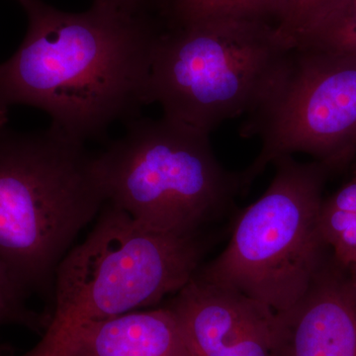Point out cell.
<instances>
[{"label": "cell", "instance_id": "7c38bea8", "mask_svg": "<svg viewBox=\"0 0 356 356\" xmlns=\"http://www.w3.org/2000/svg\"><path fill=\"white\" fill-rule=\"evenodd\" d=\"M293 46L356 53V0H337L295 37Z\"/></svg>", "mask_w": 356, "mask_h": 356}, {"label": "cell", "instance_id": "d6986e66", "mask_svg": "<svg viewBox=\"0 0 356 356\" xmlns=\"http://www.w3.org/2000/svg\"><path fill=\"white\" fill-rule=\"evenodd\" d=\"M7 122H8V115H7V111H0V128L6 126Z\"/></svg>", "mask_w": 356, "mask_h": 356}, {"label": "cell", "instance_id": "6da1fadb", "mask_svg": "<svg viewBox=\"0 0 356 356\" xmlns=\"http://www.w3.org/2000/svg\"><path fill=\"white\" fill-rule=\"evenodd\" d=\"M24 40L0 64V111L43 110L51 126L79 142L104 139L117 122L140 117L154 46L165 28L159 13L132 15L93 3L65 13L42 0H19Z\"/></svg>", "mask_w": 356, "mask_h": 356}, {"label": "cell", "instance_id": "ffe728a7", "mask_svg": "<svg viewBox=\"0 0 356 356\" xmlns=\"http://www.w3.org/2000/svg\"><path fill=\"white\" fill-rule=\"evenodd\" d=\"M17 1H19V0H17Z\"/></svg>", "mask_w": 356, "mask_h": 356}, {"label": "cell", "instance_id": "9c48e42d", "mask_svg": "<svg viewBox=\"0 0 356 356\" xmlns=\"http://www.w3.org/2000/svg\"><path fill=\"white\" fill-rule=\"evenodd\" d=\"M277 320L275 356H356V298L348 270L332 254L306 294Z\"/></svg>", "mask_w": 356, "mask_h": 356}, {"label": "cell", "instance_id": "52a82bcc", "mask_svg": "<svg viewBox=\"0 0 356 356\" xmlns=\"http://www.w3.org/2000/svg\"><path fill=\"white\" fill-rule=\"evenodd\" d=\"M241 135L261 147L240 173L243 193L276 159L310 154L331 172L356 154V53L293 49L270 95Z\"/></svg>", "mask_w": 356, "mask_h": 356}, {"label": "cell", "instance_id": "8fae6325", "mask_svg": "<svg viewBox=\"0 0 356 356\" xmlns=\"http://www.w3.org/2000/svg\"><path fill=\"white\" fill-rule=\"evenodd\" d=\"M321 229L332 257L343 267L356 262V168L353 177L331 197L324 198Z\"/></svg>", "mask_w": 356, "mask_h": 356}, {"label": "cell", "instance_id": "7a4b0ae2", "mask_svg": "<svg viewBox=\"0 0 356 356\" xmlns=\"http://www.w3.org/2000/svg\"><path fill=\"white\" fill-rule=\"evenodd\" d=\"M84 145L51 125L0 128V261L29 293L53 288L70 245L106 203Z\"/></svg>", "mask_w": 356, "mask_h": 356}, {"label": "cell", "instance_id": "8992f818", "mask_svg": "<svg viewBox=\"0 0 356 356\" xmlns=\"http://www.w3.org/2000/svg\"><path fill=\"white\" fill-rule=\"evenodd\" d=\"M273 165L266 192L243 211L227 248L197 274L280 314L298 303L332 257L320 224L330 170L292 156Z\"/></svg>", "mask_w": 356, "mask_h": 356}, {"label": "cell", "instance_id": "5bb4252c", "mask_svg": "<svg viewBox=\"0 0 356 356\" xmlns=\"http://www.w3.org/2000/svg\"><path fill=\"white\" fill-rule=\"evenodd\" d=\"M29 292L0 261V325H24L33 331L43 332L46 316L35 313L26 303Z\"/></svg>", "mask_w": 356, "mask_h": 356}, {"label": "cell", "instance_id": "4fadbf2b", "mask_svg": "<svg viewBox=\"0 0 356 356\" xmlns=\"http://www.w3.org/2000/svg\"><path fill=\"white\" fill-rule=\"evenodd\" d=\"M284 0H165L166 17L175 19L234 16L252 18L277 25Z\"/></svg>", "mask_w": 356, "mask_h": 356}, {"label": "cell", "instance_id": "2e32d148", "mask_svg": "<svg viewBox=\"0 0 356 356\" xmlns=\"http://www.w3.org/2000/svg\"><path fill=\"white\" fill-rule=\"evenodd\" d=\"M163 0H95L93 3L113 8L121 13L139 14L159 13Z\"/></svg>", "mask_w": 356, "mask_h": 356}, {"label": "cell", "instance_id": "9a60e30c", "mask_svg": "<svg viewBox=\"0 0 356 356\" xmlns=\"http://www.w3.org/2000/svg\"><path fill=\"white\" fill-rule=\"evenodd\" d=\"M337 0H284L277 27L293 46L295 37ZM294 48V46H293Z\"/></svg>", "mask_w": 356, "mask_h": 356}, {"label": "cell", "instance_id": "277c9868", "mask_svg": "<svg viewBox=\"0 0 356 356\" xmlns=\"http://www.w3.org/2000/svg\"><path fill=\"white\" fill-rule=\"evenodd\" d=\"M197 236L147 228L105 203L88 238L58 264L42 339L22 356H58L77 327L156 305L198 271Z\"/></svg>", "mask_w": 356, "mask_h": 356}, {"label": "cell", "instance_id": "30bf717a", "mask_svg": "<svg viewBox=\"0 0 356 356\" xmlns=\"http://www.w3.org/2000/svg\"><path fill=\"white\" fill-rule=\"evenodd\" d=\"M58 356H192L170 306L139 310L77 327Z\"/></svg>", "mask_w": 356, "mask_h": 356}, {"label": "cell", "instance_id": "5b68a950", "mask_svg": "<svg viewBox=\"0 0 356 356\" xmlns=\"http://www.w3.org/2000/svg\"><path fill=\"white\" fill-rule=\"evenodd\" d=\"M95 163L106 203L172 235L197 236L242 191L240 173L222 168L208 134L163 116L129 122Z\"/></svg>", "mask_w": 356, "mask_h": 356}, {"label": "cell", "instance_id": "e0dca14e", "mask_svg": "<svg viewBox=\"0 0 356 356\" xmlns=\"http://www.w3.org/2000/svg\"><path fill=\"white\" fill-rule=\"evenodd\" d=\"M346 270H348V280H350L351 289H353V294H355L356 298V262L346 267Z\"/></svg>", "mask_w": 356, "mask_h": 356}, {"label": "cell", "instance_id": "3957f363", "mask_svg": "<svg viewBox=\"0 0 356 356\" xmlns=\"http://www.w3.org/2000/svg\"><path fill=\"white\" fill-rule=\"evenodd\" d=\"M154 46L147 104L208 134L266 99L293 50L275 23L234 16L175 19Z\"/></svg>", "mask_w": 356, "mask_h": 356}, {"label": "cell", "instance_id": "ba28073f", "mask_svg": "<svg viewBox=\"0 0 356 356\" xmlns=\"http://www.w3.org/2000/svg\"><path fill=\"white\" fill-rule=\"evenodd\" d=\"M168 306L192 356H275L277 314L243 293L196 273Z\"/></svg>", "mask_w": 356, "mask_h": 356}, {"label": "cell", "instance_id": "ac0fdd59", "mask_svg": "<svg viewBox=\"0 0 356 356\" xmlns=\"http://www.w3.org/2000/svg\"><path fill=\"white\" fill-rule=\"evenodd\" d=\"M13 350L9 346L0 344V356H11L13 355Z\"/></svg>", "mask_w": 356, "mask_h": 356}]
</instances>
